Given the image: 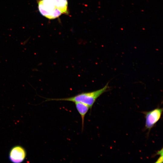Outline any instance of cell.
<instances>
[{
	"mask_svg": "<svg viewBox=\"0 0 163 163\" xmlns=\"http://www.w3.org/2000/svg\"><path fill=\"white\" fill-rule=\"evenodd\" d=\"M108 88V84L103 88L91 92H82L72 97L60 98H48L47 101H66L81 102L88 105L91 109L96 100Z\"/></svg>",
	"mask_w": 163,
	"mask_h": 163,
	"instance_id": "obj_1",
	"label": "cell"
},
{
	"mask_svg": "<svg viewBox=\"0 0 163 163\" xmlns=\"http://www.w3.org/2000/svg\"><path fill=\"white\" fill-rule=\"evenodd\" d=\"M75 104L76 109L81 116L82 119V130L84 129L85 117L86 114L90 109L87 105L81 102H75Z\"/></svg>",
	"mask_w": 163,
	"mask_h": 163,
	"instance_id": "obj_5",
	"label": "cell"
},
{
	"mask_svg": "<svg viewBox=\"0 0 163 163\" xmlns=\"http://www.w3.org/2000/svg\"><path fill=\"white\" fill-rule=\"evenodd\" d=\"M162 111V108L158 107L150 111L142 112L145 119V128L149 132L160 120Z\"/></svg>",
	"mask_w": 163,
	"mask_h": 163,
	"instance_id": "obj_3",
	"label": "cell"
},
{
	"mask_svg": "<svg viewBox=\"0 0 163 163\" xmlns=\"http://www.w3.org/2000/svg\"><path fill=\"white\" fill-rule=\"evenodd\" d=\"M26 152L22 146L17 145L11 148L9 153L10 161L13 163H21L23 162L26 156Z\"/></svg>",
	"mask_w": 163,
	"mask_h": 163,
	"instance_id": "obj_4",
	"label": "cell"
},
{
	"mask_svg": "<svg viewBox=\"0 0 163 163\" xmlns=\"http://www.w3.org/2000/svg\"><path fill=\"white\" fill-rule=\"evenodd\" d=\"M37 2L40 13L48 18L55 19L62 14L57 0H39Z\"/></svg>",
	"mask_w": 163,
	"mask_h": 163,
	"instance_id": "obj_2",
	"label": "cell"
},
{
	"mask_svg": "<svg viewBox=\"0 0 163 163\" xmlns=\"http://www.w3.org/2000/svg\"><path fill=\"white\" fill-rule=\"evenodd\" d=\"M163 162V156H161L157 160L156 163H162Z\"/></svg>",
	"mask_w": 163,
	"mask_h": 163,
	"instance_id": "obj_6",
	"label": "cell"
}]
</instances>
